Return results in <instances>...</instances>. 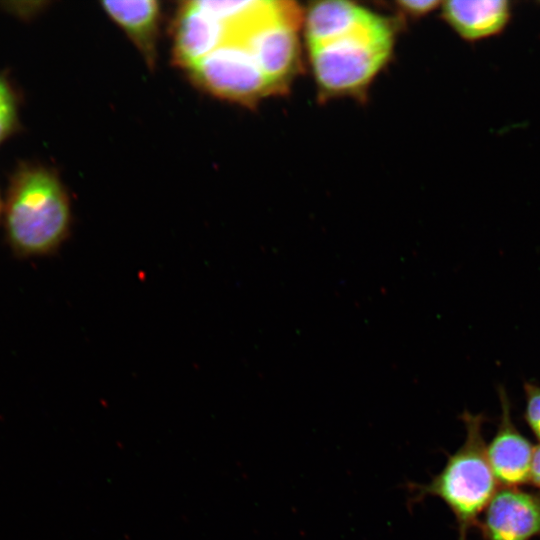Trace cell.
Returning <instances> with one entry per match:
<instances>
[{"label": "cell", "instance_id": "obj_1", "mask_svg": "<svg viewBox=\"0 0 540 540\" xmlns=\"http://www.w3.org/2000/svg\"><path fill=\"white\" fill-rule=\"evenodd\" d=\"M71 224L68 196L49 170L20 168L12 178L5 204V230L19 257H37L57 250Z\"/></svg>", "mask_w": 540, "mask_h": 540}, {"label": "cell", "instance_id": "obj_2", "mask_svg": "<svg viewBox=\"0 0 540 540\" xmlns=\"http://www.w3.org/2000/svg\"><path fill=\"white\" fill-rule=\"evenodd\" d=\"M466 429L463 444L448 455L443 469L427 484L410 482L409 504L414 505L426 497L440 498L454 514L457 540H467L482 511L497 492V480L486 456L483 424L487 417L465 410L460 415Z\"/></svg>", "mask_w": 540, "mask_h": 540}, {"label": "cell", "instance_id": "obj_3", "mask_svg": "<svg viewBox=\"0 0 540 540\" xmlns=\"http://www.w3.org/2000/svg\"><path fill=\"white\" fill-rule=\"evenodd\" d=\"M392 43L391 25L376 15L345 36L309 47L319 88L330 95L364 88L386 63Z\"/></svg>", "mask_w": 540, "mask_h": 540}, {"label": "cell", "instance_id": "obj_4", "mask_svg": "<svg viewBox=\"0 0 540 540\" xmlns=\"http://www.w3.org/2000/svg\"><path fill=\"white\" fill-rule=\"evenodd\" d=\"M300 21V10L291 2L259 1L254 11L231 30L228 39L248 49L278 91L290 80L298 63Z\"/></svg>", "mask_w": 540, "mask_h": 540}, {"label": "cell", "instance_id": "obj_5", "mask_svg": "<svg viewBox=\"0 0 540 540\" xmlns=\"http://www.w3.org/2000/svg\"><path fill=\"white\" fill-rule=\"evenodd\" d=\"M188 71L198 87L244 105L277 92L248 49L234 39H227Z\"/></svg>", "mask_w": 540, "mask_h": 540}, {"label": "cell", "instance_id": "obj_6", "mask_svg": "<svg viewBox=\"0 0 540 540\" xmlns=\"http://www.w3.org/2000/svg\"><path fill=\"white\" fill-rule=\"evenodd\" d=\"M483 540H532L540 536V492L504 487L478 523Z\"/></svg>", "mask_w": 540, "mask_h": 540}, {"label": "cell", "instance_id": "obj_7", "mask_svg": "<svg viewBox=\"0 0 540 540\" xmlns=\"http://www.w3.org/2000/svg\"><path fill=\"white\" fill-rule=\"evenodd\" d=\"M498 395L501 413L486 456L497 482L504 487H520L530 481L535 447L514 424L510 399L502 385L498 386Z\"/></svg>", "mask_w": 540, "mask_h": 540}, {"label": "cell", "instance_id": "obj_8", "mask_svg": "<svg viewBox=\"0 0 540 540\" xmlns=\"http://www.w3.org/2000/svg\"><path fill=\"white\" fill-rule=\"evenodd\" d=\"M228 37L227 25L199 1L183 2L174 25L173 62L188 70Z\"/></svg>", "mask_w": 540, "mask_h": 540}, {"label": "cell", "instance_id": "obj_9", "mask_svg": "<svg viewBox=\"0 0 540 540\" xmlns=\"http://www.w3.org/2000/svg\"><path fill=\"white\" fill-rule=\"evenodd\" d=\"M442 14L463 39L478 41L502 31L509 21L511 8L504 0L447 1L443 3Z\"/></svg>", "mask_w": 540, "mask_h": 540}, {"label": "cell", "instance_id": "obj_10", "mask_svg": "<svg viewBox=\"0 0 540 540\" xmlns=\"http://www.w3.org/2000/svg\"><path fill=\"white\" fill-rule=\"evenodd\" d=\"M105 12L125 31L149 67L157 57L160 6L154 0H107Z\"/></svg>", "mask_w": 540, "mask_h": 540}, {"label": "cell", "instance_id": "obj_11", "mask_svg": "<svg viewBox=\"0 0 540 540\" xmlns=\"http://www.w3.org/2000/svg\"><path fill=\"white\" fill-rule=\"evenodd\" d=\"M375 16L371 11L348 1L313 3L305 17L308 47L345 36L370 22Z\"/></svg>", "mask_w": 540, "mask_h": 540}, {"label": "cell", "instance_id": "obj_12", "mask_svg": "<svg viewBox=\"0 0 540 540\" xmlns=\"http://www.w3.org/2000/svg\"><path fill=\"white\" fill-rule=\"evenodd\" d=\"M523 389L525 395L523 419L535 438L540 441V385L533 381H525Z\"/></svg>", "mask_w": 540, "mask_h": 540}, {"label": "cell", "instance_id": "obj_13", "mask_svg": "<svg viewBox=\"0 0 540 540\" xmlns=\"http://www.w3.org/2000/svg\"><path fill=\"white\" fill-rule=\"evenodd\" d=\"M16 102L10 86L0 78V142L8 136L16 123Z\"/></svg>", "mask_w": 540, "mask_h": 540}, {"label": "cell", "instance_id": "obj_14", "mask_svg": "<svg viewBox=\"0 0 540 540\" xmlns=\"http://www.w3.org/2000/svg\"><path fill=\"white\" fill-rule=\"evenodd\" d=\"M399 8L409 15L421 16L435 9L439 2L437 1H400Z\"/></svg>", "mask_w": 540, "mask_h": 540}, {"label": "cell", "instance_id": "obj_15", "mask_svg": "<svg viewBox=\"0 0 540 540\" xmlns=\"http://www.w3.org/2000/svg\"><path fill=\"white\" fill-rule=\"evenodd\" d=\"M529 482L540 490V445L534 449Z\"/></svg>", "mask_w": 540, "mask_h": 540}, {"label": "cell", "instance_id": "obj_16", "mask_svg": "<svg viewBox=\"0 0 540 540\" xmlns=\"http://www.w3.org/2000/svg\"><path fill=\"white\" fill-rule=\"evenodd\" d=\"M0 210H1V202H0Z\"/></svg>", "mask_w": 540, "mask_h": 540}]
</instances>
